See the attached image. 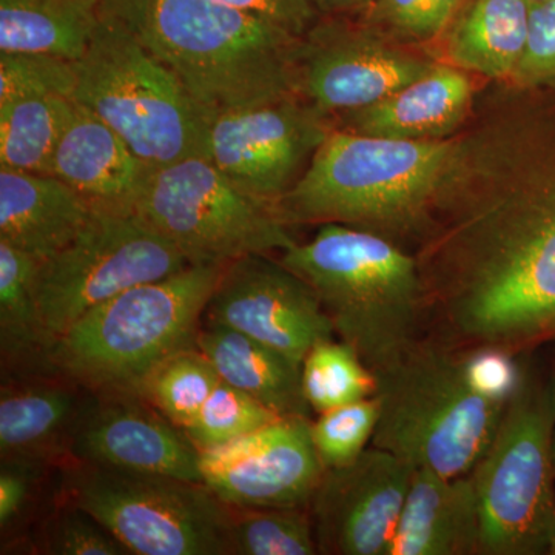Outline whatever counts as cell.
Segmentation results:
<instances>
[{"label": "cell", "instance_id": "cell-1", "mask_svg": "<svg viewBox=\"0 0 555 555\" xmlns=\"http://www.w3.org/2000/svg\"><path fill=\"white\" fill-rule=\"evenodd\" d=\"M470 119L415 246L426 335L514 357L555 339V120L514 86Z\"/></svg>", "mask_w": 555, "mask_h": 555}, {"label": "cell", "instance_id": "cell-2", "mask_svg": "<svg viewBox=\"0 0 555 555\" xmlns=\"http://www.w3.org/2000/svg\"><path fill=\"white\" fill-rule=\"evenodd\" d=\"M516 372V357L420 339L374 374L379 414L372 447L414 469L467 476L499 429Z\"/></svg>", "mask_w": 555, "mask_h": 555}, {"label": "cell", "instance_id": "cell-3", "mask_svg": "<svg viewBox=\"0 0 555 555\" xmlns=\"http://www.w3.org/2000/svg\"><path fill=\"white\" fill-rule=\"evenodd\" d=\"M181 80L208 115L301 94V36L214 0L102 7Z\"/></svg>", "mask_w": 555, "mask_h": 555}, {"label": "cell", "instance_id": "cell-4", "mask_svg": "<svg viewBox=\"0 0 555 555\" xmlns=\"http://www.w3.org/2000/svg\"><path fill=\"white\" fill-rule=\"evenodd\" d=\"M455 150L456 134L408 141L334 127L278 201V217L288 229L345 224L416 246Z\"/></svg>", "mask_w": 555, "mask_h": 555}, {"label": "cell", "instance_id": "cell-5", "mask_svg": "<svg viewBox=\"0 0 555 555\" xmlns=\"http://www.w3.org/2000/svg\"><path fill=\"white\" fill-rule=\"evenodd\" d=\"M280 261L315 291L335 334L372 374L400 360L426 337V294L414 254L345 224L318 225L308 243Z\"/></svg>", "mask_w": 555, "mask_h": 555}, {"label": "cell", "instance_id": "cell-6", "mask_svg": "<svg viewBox=\"0 0 555 555\" xmlns=\"http://www.w3.org/2000/svg\"><path fill=\"white\" fill-rule=\"evenodd\" d=\"M225 266L192 264L90 310L54 341L51 364L96 396H138L160 363L196 346Z\"/></svg>", "mask_w": 555, "mask_h": 555}, {"label": "cell", "instance_id": "cell-7", "mask_svg": "<svg viewBox=\"0 0 555 555\" xmlns=\"http://www.w3.org/2000/svg\"><path fill=\"white\" fill-rule=\"evenodd\" d=\"M535 350L514 356L505 414L470 470L480 500V555L547 554L555 534V378L537 363Z\"/></svg>", "mask_w": 555, "mask_h": 555}, {"label": "cell", "instance_id": "cell-8", "mask_svg": "<svg viewBox=\"0 0 555 555\" xmlns=\"http://www.w3.org/2000/svg\"><path fill=\"white\" fill-rule=\"evenodd\" d=\"M76 73L73 101L108 124L153 170L210 159L211 116L115 14L102 9Z\"/></svg>", "mask_w": 555, "mask_h": 555}, {"label": "cell", "instance_id": "cell-9", "mask_svg": "<svg viewBox=\"0 0 555 555\" xmlns=\"http://www.w3.org/2000/svg\"><path fill=\"white\" fill-rule=\"evenodd\" d=\"M56 486L130 555H228L233 507L204 483L68 460Z\"/></svg>", "mask_w": 555, "mask_h": 555}, {"label": "cell", "instance_id": "cell-10", "mask_svg": "<svg viewBox=\"0 0 555 555\" xmlns=\"http://www.w3.org/2000/svg\"><path fill=\"white\" fill-rule=\"evenodd\" d=\"M134 214L190 264L228 266L297 243L275 207L251 198L206 158L153 170Z\"/></svg>", "mask_w": 555, "mask_h": 555}, {"label": "cell", "instance_id": "cell-11", "mask_svg": "<svg viewBox=\"0 0 555 555\" xmlns=\"http://www.w3.org/2000/svg\"><path fill=\"white\" fill-rule=\"evenodd\" d=\"M190 262L137 214L94 210L86 228L60 254L40 262L36 292L51 337L105 301Z\"/></svg>", "mask_w": 555, "mask_h": 555}, {"label": "cell", "instance_id": "cell-12", "mask_svg": "<svg viewBox=\"0 0 555 555\" xmlns=\"http://www.w3.org/2000/svg\"><path fill=\"white\" fill-rule=\"evenodd\" d=\"M334 118L305 96L211 116L210 160L251 198L276 208L297 184Z\"/></svg>", "mask_w": 555, "mask_h": 555}, {"label": "cell", "instance_id": "cell-13", "mask_svg": "<svg viewBox=\"0 0 555 555\" xmlns=\"http://www.w3.org/2000/svg\"><path fill=\"white\" fill-rule=\"evenodd\" d=\"M203 323L233 328L301 363L335 328L312 287L269 255L229 262L208 298Z\"/></svg>", "mask_w": 555, "mask_h": 555}, {"label": "cell", "instance_id": "cell-14", "mask_svg": "<svg viewBox=\"0 0 555 555\" xmlns=\"http://www.w3.org/2000/svg\"><path fill=\"white\" fill-rule=\"evenodd\" d=\"M436 64L366 24L332 14L301 40V94L334 116L377 104Z\"/></svg>", "mask_w": 555, "mask_h": 555}, {"label": "cell", "instance_id": "cell-15", "mask_svg": "<svg viewBox=\"0 0 555 555\" xmlns=\"http://www.w3.org/2000/svg\"><path fill=\"white\" fill-rule=\"evenodd\" d=\"M414 470L372 444L324 470L309 505L318 554L387 555Z\"/></svg>", "mask_w": 555, "mask_h": 555}, {"label": "cell", "instance_id": "cell-16", "mask_svg": "<svg viewBox=\"0 0 555 555\" xmlns=\"http://www.w3.org/2000/svg\"><path fill=\"white\" fill-rule=\"evenodd\" d=\"M305 416L201 452L203 483L233 507H309L324 474Z\"/></svg>", "mask_w": 555, "mask_h": 555}, {"label": "cell", "instance_id": "cell-17", "mask_svg": "<svg viewBox=\"0 0 555 555\" xmlns=\"http://www.w3.org/2000/svg\"><path fill=\"white\" fill-rule=\"evenodd\" d=\"M68 460L203 483L201 452L188 434L138 396L94 393Z\"/></svg>", "mask_w": 555, "mask_h": 555}, {"label": "cell", "instance_id": "cell-18", "mask_svg": "<svg viewBox=\"0 0 555 555\" xmlns=\"http://www.w3.org/2000/svg\"><path fill=\"white\" fill-rule=\"evenodd\" d=\"M152 171L108 124L75 101L47 175L75 189L94 210L134 214Z\"/></svg>", "mask_w": 555, "mask_h": 555}, {"label": "cell", "instance_id": "cell-19", "mask_svg": "<svg viewBox=\"0 0 555 555\" xmlns=\"http://www.w3.org/2000/svg\"><path fill=\"white\" fill-rule=\"evenodd\" d=\"M94 393L64 375L3 378L0 459H30L60 466Z\"/></svg>", "mask_w": 555, "mask_h": 555}, {"label": "cell", "instance_id": "cell-20", "mask_svg": "<svg viewBox=\"0 0 555 555\" xmlns=\"http://www.w3.org/2000/svg\"><path fill=\"white\" fill-rule=\"evenodd\" d=\"M474 94L469 73L436 62L425 75L377 104L334 116V127L408 141L447 139L466 126L476 105Z\"/></svg>", "mask_w": 555, "mask_h": 555}, {"label": "cell", "instance_id": "cell-21", "mask_svg": "<svg viewBox=\"0 0 555 555\" xmlns=\"http://www.w3.org/2000/svg\"><path fill=\"white\" fill-rule=\"evenodd\" d=\"M481 509L470 474L416 467L387 555H480Z\"/></svg>", "mask_w": 555, "mask_h": 555}, {"label": "cell", "instance_id": "cell-22", "mask_svg": "<svg viewBox=\"0 0 555 555\" xmlns=\"http://www.w3.org/2000/svg\"><path fill=\"white\" fill-rule=\"evenodd\" d=\"M91 215L89 201L60 178L0 167V240L40 262L64 250Z\"/></svg>", "mask_w": 555, "mask_h": 555}, {"label": "cell", "instance_id": "cell-23", "mask_svg": "<svg viewBox=\"0 0 555 555\" xmlns=\"http://www.w3.org/2000/svg\"><path fill=\"white\" fill-rule=\"evenodd\" d=\"M196 347L217 369L219 378L238 387L281 418H310L302 389V364L258 339L217 326L201 324Z\"/></svg>", "mask_w": 555, "mask_h": 555}, {"label": "cell", "instance_id": "cell-24", "mask_svg": "<svg viewBox=\"0 0 555 555\" xmlns=\"http://www.w3.org/2000/svg\"><path fill=\"white\" fill-rule=\"evenodd\" d=\"M40 261L0 240V356L3 378L57 375L54 338L43 323L36 280Z\"/></svg>", "mask_w": 555, "mask_h": 555}, {"label": "cell", "instance_id": "cell-25", "mask_svg": "<svg viewBox=\"0 0 555 555\" xmlns=\"http://www.w3.org/2000/svg\"><path fill=\"white\" fill-rule=\"evenodd\" d=\"M529 10V0H470L449 33V60L467 73L506 82L525 51Z\"/></svg>", "mask_w": 555, "mask_h": 555}, {"label": "cell", "instance_id": "cell-26", "mask_svg": "<svg viewBox=\"0 0 555 555\" xmlns=\"http://www.w3.org/2000/svg\"><path fill=\"white\" fill-rule=\"evenodd\" d=\"M102 20L101 0H0V53L82 60Z\"/></svg>", "mask_w": 555, "mask_h": 555}, {"label": "cell", "instance_id": "cell-27", "mask_svg": "<svg viewBox=\"0 0 555 555\" xmlns=\"http://www.w3.org/2000/svg\"><path fill=\"white\" fill-rule=\"evenodd\" d=\"M75 101L57 94L30 96L0 108V167L49 173L51 156Z\"/></svg>", "mask_w": 555, "mask_h": 555}, {"label": "cell", "instance_id": "cell-28", "mask_svg": "<svg viewBox=\"0 0 555 555\" xmlns=\"http://www.w3.org/2000/svg\"><path fill=\"white\" fill-rule=\"evenodd\" d=\"M315 554L309 507H233L228 555Z\"/></svg>", "mask_w": 555, "mask_h": 555}, {"label": "cell", "instance_id": "cell-29", "mask_svg": "<svg viewBox=\"0 0 555 555\" xmlns=\"http://www.w3.org/2000/svg\"><path fill=\"white\" fill-rule=\"evenodd\" d=\"M214 364L198 347L181 350L145 379L141 397L175 426L188 429L219 383Z\"/></svg>", "mask_w": 555, "mask_h": 555}, {"label": "cell", "instance_id": "cell-30", "mask_svg": "<svg viewBox=\"0 0 555 555\" xmlns=\"http://www.w3.org/2000/svg\"><path fill=\"white\" fill-rule=\"evenodd\" d=\"M302 389L317 414L374 397L375 377L371 369L347 343H320L302 361Z\"/></svg>", "mask_w": 555, "mask_h": 555}, {"label": "cell", "instance_id": "cell-31", "mask_svg": "<svg viewBox=\"0 0 555 555\" xmlns=\"http://www.w3.org/2000/svg\"><path fill=\"white\" fill-rule=\"evenodd\" d=\"M238 387L219 379L198 416L184 430L199 452L211 451L280 420Z\"/></svg>", "mask_w": 555, "mask_h": 555}, {"label": "cell", "instance_id": "cell-32", "mask_svg": "<svg viewBox=\"0 0 555 555\" xmlns=\"http://www.w3.org/2000/svg\"><path fill=\"white\" fill-rule=\"evenodd\" d=\"M35 542L39 554L130 555L96 518L57 496L56 491L49 514L40 521Z\"/></svg>", "mask_w": 555, "mask_h": 555}, {"label": "cell", "instance_id": "cell-33", "mask_svg": "<svg viewBox=\"0 0 555 555\" xmlns=\"http://www.w3.org/2000/svg\"><path fill=\"white\" fill-rule=\"evenodd\" d=\"M378 414L377 398L369 397L318 414L310 422V436L324 469L349 465L363 454L374 437Z\"/></svg>", "mask_w": 555, "mask_h": 555}, {"label": "cell", "instance_id": "cell-34", "mask_svg": "<svg viewBox=\"0 0 555 555\" xmlns=\"http://www.w3.org/2000/svg\"><path fill=\"white\" fill-rule=\"evenodd\" d=\"M76 62L35 53H0V108L30 96L57 94L73 100Z\"/></svg>", "mask_w": 555, "mask_h": 555}, {"label": "cell", "instance_id": "cell-35", "mask_svg": "<svg viewBox=\"0 0 555 555\" xmlns=\"http://www.w3.org/2000/svg\"><path fill=\"white\" fill-rule=\"evenodd\" d=\"M462 3L463 0H375L364 22L397 42H429L447 30Z\"/></svg>", "mask_w": 555, "mask_h": 555}, {"label": "cell", "instance_id": "cell-36", "mask_svg": "<svg viewBox=\"0 0 555 555\" xmlns=\"http://www.w3.org/2000/svg\"><path fill=\"white\" fill-rule=\"evenodd\" d=\"M56 465L30 459H0V534H20L38 506L46 478Z\"/></svg>", "mask_w": 555, "mask_h": 555}, {"label": "cell", "instance_id": "cell-37", "mask_svg": "<svg viewBox=\"0 0 555 555\" xmlns=\"http://www.w3.org/2000/svg\"><path fill=\"white\" fill-rule=\"evenodd\" d=\"M507 82L521 89L555 82V0L531 3L525 51Z\"/></svg>", "mask_w": 555, "mask_h": 555}, {"label": "cell", "instance_id": "cell-38", "mask_svg": "<svg viewBox=\"0 0 555 555\" xmlns=\"http://www.w3.org/2000/svg\"><path fill=\"white\" fill-rule=\"evenodd\" d=\"M214 2L258 14L301 38L317 24L318 14H320L310 0H214Z\"/></svg>", "mask_w": 555, "mask_h": 555}, {"label": "cell", "instance_id": "cell-39", "mask_svg": "<svg viewBox=\"0 0 555 555\" xmlns=\"http://www.w3.org/2000/svg\"><path fill=\"white\" fill-rule=\"evenodd\" d=\"M315 7L318 13L326 14H347L357 13V11L367 10L374 5L375 0H310Z\"/></svg>", "mask_w": 555, "mask_h": 555}, {"label": "cell", "instance_id": "cell-40", "mask_svg": "<svg viewBox=\"0 0 555 555\" xmlns=\"http://www.w3.org/2000/svg\"><path fill=\"white\" fill-rule=\"evenodd\" d=\"M550 347H553V352H554V358H553V363H551V371H553V374H554V378H555V339L553 343H550V345H547ZM553 456H554V467H555V429H554V438H553Z\"/></svg>", "mask_w": 555, "mask_h": 555}, {"label": "cell", "instance_id": "cell-41", "mask_svg": "<svg viewBox=\"0 0 555 555\" xmlns=\"http://www.w3.org/2000/svg\"><path fill=\"white\" fill-rule=\"evenodd\" d=\"M102 7H113L116 3L120 2V0H101Z\"/></svg>", "mask_w": 555, "mask_h": 555}, {"label": "cell", "instance_id": "cell-42", "mask_svg": "<svg viewBox=\"0 0 555 555\" xmlns=\"http://www.w3.org/2000/svg\"><path fill=\"white\" fill-rule=\"evenodd\" d=\"M547 554L555 555V534L553 537V540H551L550 550H547Z\"/></svg>", "mask_w": 555, "mask_h": 555}, {"label": "cell", "instance_id": "cell-43", "mask_svg": "<svg viewBox=\"0 0 555 555\" xmlns=\"http://www.w3.org/2000/svg\"><path fill=\"white\" fill-rule=\"evenodd\" d=\"M529 2H540V0H529Z\"/></svg>", "mask_w": 555, "mask_h": 555}]
</instances>
